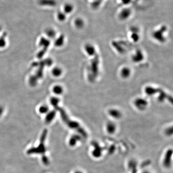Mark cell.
Here are the masks:
<instances>
[{"instance_id":"1","label":"cell","mask_w":173,"mask_h":173,"mask_svg":"<svg viewBox=\"0 0 173 173\" xmlns=\"http://www.w3.org/2000/svg\"><path fill=\"white\" fill-rule=\"evenodd\" d=\"M167 30V27L163 26L159 30L154 31L153 33V36L154 39L158 41L159 42H164L166 41V38L164 37V33Z\"/></svg>"},{"instance_id":"2","label":"cell","mask_w":173,"mask_h":173,"mask_svg":"<svg viewBox=\"0 0 173 173\" xmlns=\"http://www.w3.org/2000/svg\"><path fill=\"white\" fill-rule=\"evenodd\" d=\"M172 156L173 150L172 149H168L164 154L163 159V166L165 168H169L171 166L172 164Z\"/></svg>"},{"instance_id":"3","label":"cell","mask_w":173,"mask_h":173,"mask_svg":"<svg viewBox=\"0 0 173 173\" xmlns=\"http://www.w3.org/2000/svg\"><path fill=\"white\" fill-rule=\"evenodd\" d=\"M134 105L140 111H144L146 109L148 105L147 100L143 98H138L134 101Z\"/></svg>"},{"instance_id":"4","label":"cell","mask_w":173,"mask_h":173,"mask_svg":"<svg viewBox=\"0 0 173 173\" xmlns=\"http://www.w3.org/2000/svg\"><path fill=\"white\" fill-rule=\"evenodd\" d=\"M105 130L106 132L109 135L115 134L117 130V125L113 121H109L106 124Z\"/></svg>"},{"instance_id":"5","label":"cell","mask_w":173,"mask_h":173,"mask_svg":"<svg viewBox=\"0 0 173 173\" xmlns=\"http://www.w3.org/2000/svg\"><path fill=\"white\" fill-rule=\"evenodd\" d=\"M108 114L111 117L115 119H119L122 117V113L120 111L115 108H112L108 111Z\"/></svg>"},{"instance_id":"6","label":"cell","mask_w":173,"mask_h":173,"mask_svg":"<svg viewBox=\"0 0 173 173\" xmlns=\"http://www.w3.org/2000/svg\"><path fill=\"white\" fill-rule=\"evenodd\" d=\"M144 54L142 51L140 50H138L136 52L135 54L132 57V59L134 63H139L142 61L144 59Z\"/></svg>"},{"instance_id":"7","label":"cell","mask_w":173,"mask_h":173,"mask_svg":"<svg viewBox=\"0 0 173 173\" xmlns=\"http://www.w3.org/2000/svg\"><path fill=\"white\" fill-rule=\"evenodd\" d=\"M85 50L88 55L90 56H94L96 55V50L95 47L92 44L88 43L85 46Z\"/></svg>"},{"instance_id":"8","label":"cell","mask_w":173,"mask_h":173,"mask_svg":"<svg viewBox=\"0 0 173 173\" xmlns=\"http://www.w3.org/2000/svg\"><path fill=\"white\" fill-rule=\"evenodd\" d=\"M39 4L42 6L55 7L57 5L56 0H39Z\"/></svg>"},{"instance_id":"9","label":"cell","mask_w":173,"mask_h":173,"mask_svg":"<svg viewBox=\"0 0 173 173\" xmlns=\"http://www.w3.org/2000/svg\"><path fill=\"white\" fill-rule=\"evenodd\" d=\"M102 154V149L100 146L98 144L94 146V148L92 151V154L95 158H98L100 157Z\"/></svg>"},{"instance_id":"10","label":"cell","mask_w":173,"mask_h":173,"mask_svg":"<svg viewBox=\"0 0 173 173\" xmlns=\"http://www.w3.org/2000/svg\"><path fill=\"white\" fill-rule=\"evenodd\" d=\"M161 90V89L155 88L151 86H147L145 89V92L148 96H153L157 93H158Z\"/></svg>"},{"instance_id":"11","label":"cell","mask_w":173,"mask_h":173,"mask_svg":"<svg viewBox=\"0 0 173 173\" xmlns=\"http://www.w3.org/2000/svg\"><path fill=\"white\" fill-rule=\"evenodd\" d=\"M131 11L130 9L128 8H125V9H123L121 11L120 13L119 14L120 19L125 20L130 18V16H131Z\"/></svg>"},{"instance_id":"12","label":"cell","mask_w":173,"mask_h":173,"mask_svg":"<svg viewBox=\"0 0 173 173\" xmlns=\"http://www.w3.org/2000/svg\"><path fill=\"white\" fill-rule=\"evenodd\" d=\"M52 91L54 94H55L56 95H60L62 94L64 90L62 86L59 85H56L54 86L52 88Z\"/></svg>"},{"instance_id":"13","label":"cell","mask_w":173,"mask_h":173,"mask_svg":"<svg viewBox=\"0 0 173 173\" xmlns=\"http://www.w3.org/2000/svg\"><path fill=\"white\" fill-rule=\"evenodd\" d=\"M63 70L61 67L56 66L52 69V74L54 77H58L63 74Z\"/></svg>"},{"instance_id":"14","label":"cell","mask_w":173,"mask_h":173,"mask_svg":"<svg viewBox=\"0 0 173 173\" xmlns=\"http://www.w3.org/2000/svg\"><path fill=\"white\" fill-rule=\"evenodd\" d=\"M98 65H99V59L98 58H95V59L94 61L92 62V71H93V74L95 75L98 74Z\"/></svg>"},{"instance_id":"15","label":"cell","mask_w":173,"mask_h":173,"mask_svg":"<svg viewBox=\"0 0 173 173\" xmlns=\"http://www.w3.org/2000/svg\"><path fill=\"white\" fill-rule=\"evenodd\" d=\"M120 74L121 77L123 79H127L130 77V76L131 75V70L128 67H124L122 69Z\"/></svg>"},{"instance_id":"16","label":"cell","mask_w":173,"mask_h":173,"mask_svg":"<svg viewBox=\"0 0 173 173\" xmlns=\"http://www.w3.org/2000/svg\"><path fill=\"white\" fill-rule=\"evenodd\" d=\"M45 34L48 38L52 39L56 37V33L54 29L52 28H48L45 31Z\"/></svg>"},{"instance_id":"17","label":"cell","mask_w":173,"mask_h":173,"mask_svg":"<svg viewBox=\"0 0 173 173\" xmlns=\"http://www.w3.org/2000/svg\"><path fill=\"white\" fill-rule=\"evenodd\" d=\"M74 10V6L70 3H66L64 7V12L66 14L71 13Z\"/></svg>"},{"instance_id":"18","label":"cell","mask_w":173,"mask_h":173,"mask_svg":"<svg viewBox=\"0 0 173 173\" xmlns=\"http://www.w3.org/2000/svg\"><path fill=\"white\" fill-rule=\"evenodd\" d=\"M64 35H61L55 39L54 44L56 47H61L64 43Z\"/></svg>"},{"instance_id":"19","label":"cell","mask_w":173,"mask_h":173,"mask_svg":"<svg viewBox=\"0 0 173 173\" xmlns=\"http://www.w3.org/2000/svg\"><path fill=\"white\" fill-rule=\"evenodd\" d=\"M75 25L76 28L79 29L82 28L84 26V22L82 19L80 18H77L75 20Z\"/></svg>"},{"instance_id":"20","label":"cell","mask_w":173,"mask_h":173,"mask_svg":"<svg viewBox=\"0 0 173 173\" xmlns=\"http://www.w3.org/2000/svg\"><path fill=\"white\" fill-rule=\"evenodd\" d=\"M159 95L158 97V100L160 102H163L166 99L168 98V95L167 94L164 92L162 90H160V92H159Z\"/></svg>"},{"instance_id":"21","label":"cell","mask_w":173,"mask_h":173,"mask_svg":"<svg viewBox=\"0 0 173 173\" xmlns=\"http://www.w3.org/2000/svg\"><path fill=\"white\" fill-rule=\"evenodd\" d=\"M57 18L60 22H63L66 20V15L64 12H59L57 15Z\"/></svg>"},{"instance_id":"22","label":"cell","mask_w":173,"mask_h":173,"mask_svg":"<svg viewBox=\"0 0 173 173\" xmlns=\"http://www.w3.org/2000/svg\"><path fill=\"white\" fill-rule=\"evenodd\" d=\"M131 38L132 40L134 42H138L140 39V35L138 34V33H132Z\"/></svg>"},{"instance_id":"23","label":"cell","mask_w":173,"mask_h":173,"mask_svg":"<svg viewBox=\"0 0 173 173\" xmlns=\"http://www.w3.org/2000/svg\"><path fill=\"white\" fill-rule=\"evenodd\" d=\"M49 111V107L46 105H42L39 107V111L41 113H47Z\"/></svg>"},{"instance_id":"24","label":"cell","mask_w":173,"mask_h":173,"mask_svg":"<svg viewBox=\"0 0 173 173\" xmlns=\"http://www.w3.org/2000/svg\"><path fill=\"white\" fill-rule=\"evenodd\" d=\"M50 102H51L52 104L54 106H56L58 104V103H59L60 99L56 97H54L51 98Z\"/></svg>"},{"instance_id":"25","label":"cell","mask_w":173,"mask_h":173,"mask_svg":"<svg viewBox=\"0 0 173 173\" xmlns=\"http://www.w3.org/2000/svg\"><path fill=\"white\" fill-rule=\"evenodd\" d=\"M101 2H102V0H94V2L92 3V7L97 8L100 5Z\"/></svg>"},{"instance_id":"26","label":"cell","mask_w":173,"mask_h":173,"mask_svg":"<svg viewBox=\"0 0 173 173\" xmlns=\"http://www.w3.org/2000/svg\"><path fill=\"white\" fill-rule=\"evenodd\" d=\"M6 44V41L4 37L0 38V49L3 48L5 46Z\"/></svg>"},{"instance_id":"27","label":"cell","mask_w":173,"mask_h":173,"mask_svg":"<svg viewBox=\"0 0 173 173\" xmlns=\"http://www.w3.org/2000/svg\"><path fill=\"white\" fill-rule=\"evenodd\" d=\"M130 31L132 33H138L139 32V28L137 26H131L130 28Z\"/></svg>"},{"instance_id":"28","label":"cell","mask_w":173,"mask_h":173,"mask_svg":"<svg viewBox=\"0 0 173 173\" xmlns=\"http://www.w3.org/2000/svg\"><path fill=\"white\" fill-rule=\"evenodd\" d=\"M166 133L167 135L170 136L172 135L173 134V130H172V128H167V130H166Z\"/></svg>"},{"instance_id":"29","label":"cell","mask_w":173,"mask_h":173,"mask_svg":"<svg viewBox=\"0 0 173 173\" xmlns=\"http://www.w3.org/2000/svg\"><path fill=\"white\" fill-rule=\"evenodd\" d=\"M131 0H121L123 3L125 5H128V3H130L131 2Z\"/></svg>"},{"instance_id":"30","label":"cell","mask_w":173,"mask_h":173,"mask_svg":"<svg viewBox=\"0 0 173 173\" xmlns=\"http://www.w3.org/2000/svg\"><path fill=\"white\" fill-rule=\"evenodd\" d=\"M3 108L2 107V106H0V115H1L3 113Z\"/></svg>"},{"instance_id":"31","label":"cell","mask_w":173,"mask_h":173,"mask_svg":"<svg viewBox=\"0 0 173 173\" xmlns=\"http://www.w3.org/2000/svg\"><path fill=\"white\" fill-rule=\"evenodd\" d=\"M75 173H83V172L80 171H76Z\"/></svg>"},{"instance_id":"32","label":"cell","mask_w":173,"mask_h":173,"mask_svg":"<svg viewBox=\"0 0 173 173\" xmlns=\"http://www.w3.org/2000/svg\"><path fill=\"white\" fill-rule=\"evenodd\" d=\"M142 173H151L150 172L148 171H145L143 172Z\"/></svg>"},{"instance_id":"33","label":"cell","mask_w":173,"mask_h":173,"mask_svg":"<svg viewBox=\"0 0 173 173\" xmlns=\"http://www.w3.org/2000/svg\"><path fill=\"white\" fill-rule=\"evenodd\" d=\"M2 26H0V32H1V31H2Z\"/></svg>"},{"instance_id":"34","label":"cell","mask_w":173,"mask_h":173,"mask_svg":"<svg viewBox=\"0 0 173 173\" xmlns=\"http://www.w3.org/2000/svg\"></svg>"}]
</instances>
